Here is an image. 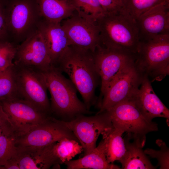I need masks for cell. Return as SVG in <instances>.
Instances as JSON below:
<instances>
[{
    "mask_svg": "<svg viewBox=\"0 0 169 169\" xmlns=\"http://www.w3.org/2000/svg\"><path fill=\"white\" fill-rule=\"evenodd\" d=\"M5 13L8 30L17 40L23 41L37 27L40 16L36 0H9Z\"/></svg>",
    "mask_w": 169,
    "mask_h": 169,
    "instance_id": "9c48e42d",
    "label": "cell"
},
{
    "mask_svg": "<svg viewBox=\"0 0 169 169\" xmlns=\"http://www.w3.org/2000/svg\"><path fill=\"white\" fill-rule=\"evenodd\" d=\"M13 65L0 71V102L21 99L17 88Z\"/></svg>",
    "mask_w": 169,
    "mask_h": 169,
    "instance_id": "cb8c5ba5",
    "label": "cell"
},
{
    "mask_svg": "<svg viewBox=\"0 0 169 169\" xmlns=\"http://www.w3.org/2000/svg\"><path fill=\"white\" fill-rule=\"evenodd\" d=\"M106 111L113 126L123 133L146 136L150 132L158 131L157 124L146 118L130 99Z\"/></svg>",
    "mask_w": 169,
    "mask_h": 169,
    "instance_id": "ba28073f",
    "label": "cell"
},
{
    "mask_svg": "<svg viewBox=\"0 0 169 169\" xmlns=\"http://www.w3.org/2000/svg\"><path fill=\"white\" fill-rule=\"evenodd\" d=\"M157 144L160 147L159 150L147 148L144 151L146 154L149 155L152 158H156L158 161V165L161 169L169 168V150L166 143L162 140H157Z\"/></svg>",
    "mask_w": 169,
    "mask_h": 169,
    "instance_id": "f1b7e54d",
    "label": "cell"
},
{
    "mask_svg": "<svg viewBox=\"0 0 169 169\" xmlns=\"http://www.w3.org/2000/svg\"><path fill=\"white\" fill-rule=\"evenodd\" d=\"M53 155L59 164L69 161L83 151V148L77 141L63 138L52 144Z\"/></svg>",
    "mask_w": 169,
    "mask_h": 169,
    "instance_id": "603a6c76",
    "label": "cell"
},
{
    "mask_svg": "<svg viewBox=\"0 0 169 169\" xmlns=\"http://www.w3.org/2000/svg\"></svg>",
    "mask_w": 169,
    "mask_h": 169,
    "instance_id": "e575fe53",
    "label": "cell"
},
{
    "mask_svg": "<svg viewBox=\"0 0 169 169\" xmlns=\"http://www.w3.org/2000/svg\"><path fill=\"white\" fill-rule=\"evenodd\" d=\"M13 70L20 98L48 114L51 112L47 89L41 71L14 64Z\"/></svg>",
    "mask_w": 169,
    "mask_h": 169,
    "instance_id": "8992f818",
    "label": "cell"
},
{
    "mask_svg": "<svg viewBox=\"0 0 169 169\" xmlns=\"http://www.w3.org/2000/svg\"><path fill=\"white\" fill-rule=\"evenodd\" d=\"M17 137L44 121L48 114L28 102L17 99L0 102Z\"/></svg>",
    "mask_w": 169,
    "mask_h": 169,
    "instance_id": "8fae6325",
    "label": "cell"
},
{
    "mask_svg": "<svg viewBox=\"0 0 169 169\" xmlns=\"http://www.w3.org/2000/svg\"><path fill=\"white\" fill-rule=\"evenodd\" d=\"M40 16L48 22L61 23L71 16L75 9L67 0H36Z\"/></svg>",
    "mask_w": 169,
    "mask_h": 169,
    "instance_id": "44dd1931",
    "label": "cell"
},
{
    "mask_svg": "<svg viewBox=\"0 0 169 169\" xmlns=\"http://www.w3.org/2000/svg\"><path fill=\"white\" fill-rule=\"evenodd\" d=\"M56 68L68 74L89 110L95 102V92L100 78L93 52L70 46Z\"/></svg>",
    "mask_w": 169,
    "mask_h": 169,
    "instance_id": "6da1fadb",
    "label": "cell"
},
{
    "mask_svg": "<svg viewBox=\"0 0 169 169\" xmlns=\"http://www.w3.org/2000/svg\"><path fill=\"white\" fill-rule=\"evenodd\" d=\"M79 141L73 132L61 120L49 116L43 122L22 136L17 137V148L45 147L64 138Z\"/></svg>",
    "mask_w": 169,
    "mask_h": 169,
    "instance_id": "30bf717a",
    "label": "cell"
},
{
    "mask_svg": "<svg viewBox=\"0 0 169 169\" xmlns=\"http://www.w3.org/2000/svg\"><path fill=\"white\" fill-rule=\"evenodd\" d=\"M134 66L151 82L161 81L169 74V34L140 41Z\"/></svg>",
    "mask_w": 169,
    "mask_h": 169,
    "instance_id": "277c9868",
    "label": "cell"
},
{
    "mask_svg": "<svg viewBox=\"0 0 169 169\" xmlns=\"http://www.w3.org/2000/svg\"><path fill=\"white\" fill-rule=\"evenodd\" d=\"M61 121L77 139L83 147L84 156L90 153L96 147L99 136L113 126L106 111L92 116L80 115L70 121Z\"/></svg>",
    "mask_w": 169,
    "mask_h": 169,
    "instance_id": "52a82bcc",
    "label": "cell"
},
{
    "mask_svg": "<svg viewBox=\"0 0 169 169\" xmlns=\"http://www.w3.org/2000/svg\"><path fill=\"white\" fill-rule=\"evenodd\" d=\"M68 169H120L119 166L109 163L105 153V141L102 140L90 153L79 159L64 163Z\"/></svg>",
    "mask_w": 169,
    "mask_h": 169,
    "instance_id": "ffe728a7",
    "label": "cell"
},
{
    "mask_svg": "<svg viewBox=\"0 0 169 169\" xmlns=\"http://www.w3.org/2000/svg\"><path fill=\"white\" fill-rule=\"evenodd\" d=\"M93 55L96 69L101 80L99 104L112 84L134 66L136 54L98 44L93 52Z\"/></svg>",
    "mask_w": 169,
    "mask_h": 169,
    "instance_id": "5b68a950",
    "label": "cell"
},
{
    "mask_svg": "<svg viewBox=\"0 0 169 169\" xmlns=\"http://www.w3.org/2000/svg\"><path fill=\"white\" fill-rule=\"evenodd\" d=\"M123 133L113 126L101 134L105 140L106 156L109 163L119 161L124 156L126 149L122 137Z\"/></svg>",
    "mask_w": 169,
    "mask_h": 169,
    "instance_id": "7402d4cb",
    "label": "cell"
},
{
    "mask_svg": "<svg viewBox=\"0 0 169 169\" xmlns=\"http://www.w3.org/2000/svg\"><path fill=\"white\" fill-rule=\"evenodd\" d=\"M10 126L12 125L0 104V136L3 132Z\"/></svg>",
    "mask_w": 169,
    "mask_h": 169,
    "instance_id": "1f68e13d",
    "label": "cell"
},
{
    "mask_svg": "<svg viewBox=\"0 0 169 169\" xmlns=\"http://www.w3.org/2000/svg\"><path fill=\"white\" fill-rule=\"evenodd\" d=\"M167 0H123L120 11L128 14L136 20L143 13Z\"/></svg>",
    "mask_w": 169,
    "mask_h": 169,
    "instance_id": "4316f807",
    "label": "cell"
},
{
    "mask_svg": "<svg viewBox=\"0 0 169 169\" xmlns=\"http://www.w3.org/2000/svg\"><path fill=\"white\" fill-rule=\"evenodd\" d=\"M18 45L6 41H0V70L14 64Z\"/></svg>",
    "mask_w": 169,
    "mask_h": 169,
    "instance_id": "83f0119b",
    "label": "cell"
},
{
    "mask_svg": "<svg viewBox=\"0 0 169 169\" xmlns=\"http://www.w3.org/2000/svg\"><path fill=\"white\" fill-rule=\"evenodd\" d=\"M105 14H114L120 11L123 0H99Z\"/></svg>",
    "mask_w": 169,
    "mask_h": 169,
    "instance_id": "f546056e",
    "label": "cell"
},
{
    "mask_svg": "<svg viewBox=\"0 0 169 169\" xmlns=\"http://www.w3.org/2000/svg\"><path fill=\"white\" fill-rule=\"evenodd\" d=\"M7 31L5 9L3 3L0 0V38L3 36Z\"/></svg>",
    "mask_w": 169,
    "mask_h": 169,
    "instance_id": "4dcf8cb0",
    "label": "cell"
},
{
    "mask_svg": "<svg viewBox=\"0 0 169 169\" xmlns=\"http://www.w3.org/2000/svg\"><path fill=\"white\" fill-rule=\"evenodd\" d=\"M17 135L12 126L6 129L0 136V168L17 152Z\"/></svg>",
    "mask_w": 169,
    "mask_h": 169,
    "instance_id": "d4e9b609",
    "label": "cell"
},
{
    "mask_svg": "<svg viewBox=\"0 0 169 169\" xmlns=\"http://www.w3.org/2000/svg\"><path fill=\"white\" fill-rule=\"evenodd\" d=\"M99 32V44L136 54L140 41L136 20L120 12L105 14L96 21Z\"/></svg>",
    "mask_w": 169,
    "mask_h": 169,
    "instance_id": "7a4b0ae2",
    "label": "cell"
},
{
    "mask_svg": "<svg viewBox=\"0 0 169 169\" xmlns=\"http://www.w3.org/2000/svg\"><path fill=\"white\" fill-rule=\"evenodd\" d=\"M151 83L147 76H143L139 88L130 99L148 120L159 117L169 120V110L154 92Z\"/></svg>",
    "mask_w": 169,
    "mask_h": 169,
    "instance_id": "2e32d148",
    "label": "cell"
},
{
    "mask_svg": "<svg viewBox=\"0 0 169 169\" xmlns=\"http://www.w3.org/2000/svg\"><path fill=\"white\" fill-rule=\"evenodd\" d=\"M126 151L123 157L119 161L123 169H154L156 167L151 163L143 151L146 136L126 133L123 138Z\"/></svg>",
    "mask_w": 169,
    "mask_h": 169,
    "instance_id": "ac0fdd59",
    "label": "cell"
},
{
    "mask_svg": "<svg viewBox=\"0 0 169 169\" xmlns=\"http://www.w3.org/2000/svg\"><path fill=\"white\" fill-rule=\"evenodd\" d=\"M52 144L45 147H17L15 157L20 169H47L59 165L53 153Z\"/></svg>",
    "mask_w": 169,
    "mask_h": 169,
    "instance_id": "d6986e66",
    "label": "cell"
},
{
    "mask_svg": "<svg viewBox=\"0 0 169 169\" xmlns=\"http://www.w3.org/2000/svg\"><path fill=\"white\" fill-rule=\"evenodd\" d=\"M140 41L169 34V0L153 7L136 20Z\"/></svg>",
    "mask_w": 169,
    "mask_h": 169,
    "instance_id": "9a60e30c",
    "label": "cell"
},
{
    "mask_svg": "<svg viewBox=\"0 0 169 169\" xmlns=\"http://www.w3.org/2000/svg\"><path fill=\"white\" fill-rule=\"evenodd\" d=\"M15 155L8 160L0 169H20Z\"/></svg>",
    "mask_w": 169,
    "mask_h": 169,
    "instance_id": "d6a6232c",
    "label": "cell"
},
{
    "mask_svg": "<svg viewBox=\"0 0 169 169\" xmlns=\"http://www.w3.org/2000/svg\"><path fill=\"white\" fill-rule=\"evenodd\" d=\"M60 24L70 46L94 52L100 43L99 32L96 22L74 12Z\"/></svg>",
    "mask_w": 169,
    "mask_h": 169,
    "instance_id": "4fadbf2b",
    "label": "cell"
},
{
    "mask_svg": "<svg viewBox=\"0 0 169 169\" xmlns=\"http://www.w3.org/2000/svg\"><path fill=\"white\" fill-rule=\"evenodd\" d=\"M37 28L45 42L52 66L57 67L70 46L64 30L60 23L44 20L38 23Z\"/></svg>",
    "mask_w": 169,
    "mask_h": 169,
    "instance_id": "e0dca14e",
    "label": "cell"
},
{
    "mask_svg": "<svg viewBox=\"0 0 169 169\" xmlns=\"http://www.w3.org/2000/svg\"><path fill=\"white\" fill-rule=\"evenodd\" d=\"M13 62L41 71L52 66L47 47L37 28L18 45Z\"/></svg>",
    "mask_w": 169,
    "mask_h": 169,
    "instance_id": "7c38bea8",
    "label": "cell"
},
{
    "mask_svg": "<svg viewBox=\"0 0 169 169\" xmlns=\"http://www.w3.org/2000/svg\"><path fill=\"white\" fill-rule=\"evenodd\" d=\"M1 70H0V71Z\"/></svg>",
    "mask_w": 169,
    "mask_h": 169,
    "instance_id": "836d02e7",
    "label": "cell"
},
{
    "mask_svg": "<svg viewBox=\"0 0 169 169\" xmlns=\"http://www.w3.org/2000/svg\"><path fill=\"white\" fill-rule=\"evenodd\" d=\"M51 95V112L70 121L81 114H90L78 98L77 90L70 80L57 68L51 66L41 71Z\"/></svg>",
    "mask_w": 169,
    "mask_h": 169,
    "instance_id": "3957f363",
    "label": "cell"
},
{
    "mask_svg": "<svg viewBox=\"0 0 169 169\" xmlns=\"http://www.w3.org/2000/svg\"><path fill=\"white\" fill-rule=\"evenodd\" d=\"M143 76L133 66L110 86L98 105L97 113L107 110L116 104L130 99L139 88Z\"/></svg>",
    "mask_w": 169,
    "mask_h": 169,
    "instance_id": "5bb4252c",
    "label": "cell"
},
{
    "mask_svg": "<svg viewBox=\"0 0 169 169\" xmlns=\"http://www.w3.org/2000/svg\"><path fill=\"white\" fill-rule=\"evenodd\" d=\"M71 3L79 15L95 22L105 14L99 0H73Z\"/></svg>",
    "mask_w": 169,
    "mask_h": 169,
    "instance_id": "484cf974",
    "label": "cell"
}]
</instances>
